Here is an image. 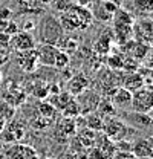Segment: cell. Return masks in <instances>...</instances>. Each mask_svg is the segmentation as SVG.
I'll return each instance as SVG.
<instances>
[{
  "label": "cell",
  "mask_w": 153,
  "mask_h": 159,
  "mask_svg": "<svg viewBox=\"0 0 153 159\" xmlns=\"http://www.w3.org/2000/svg\"><path fill=\"white\" fill-rule=\"evenodd\" d=\"M103 132L109 139L119 141V139L127 138L129 136L127 133H133V129H130L126 122H123L121 119L115 116H106L103 122Z\"/></svg>",
  "instance_id": "obj_1"
},
{
  "label": "cell",
  "mask_w": 153,
  "mask_h": 159,
  "mask_svg": "<svg viewBox=\"0 0 153 159\" xmlns=\"http://www.w3.org/2000/svg\"><path fill=\"white\" fill-rule=\"evenodd\" d=\"M132 110L138 113H152L153 112V89L141 87L132 93Z\"/></svg>",
  "instance_id": "obj_2"
},
{
  "label": "cell",
  "mask_w": 153,
  "mask_h": 159,
  "mask_svg": "<svg viewBox=\"0 0 153 159\" xmlns=\"http://www.w3.org/2000/svg\"><path fill=\"white\" fill-rule=\"evenodd\" d=\"M63 28L60 21L52 17H46L40 25V35H41V43H51L57 44L58 40L63 37Z\"/></svg>",
  "instance_id": "obj_3"
},
{
  "label": "cell",
  "mask_w": 153,
  "mask_h": 159,
  "mask_svg": "<svg viewBox=\"0 0 153 159\" xmlns=\"http://www.w3.org/2000/svg\"><path fill=\"white\" fill-rule=\"evenodd\" d=\"M118 8L119 6H116L115 3L109 2V0H94L90 11H92L94 19L100 20L103 23H107V21L112 20V16Z\"/></svg>",
  "instance_id": "obj_4"
},
{
  "label": "cell",
  "mask_w": 153,
  "mask_h": 159,
  "mask_svg": "<svg viewBox=\"0 0 153 159\" xmlns=\"http://www.w3.org/2000/svg\"><path fill=\"white\" fill-rule=\"evenodd\" d=\"M9 46L16 52H23V51L34 49L37 46V43H35V39L32 37L31 32H28V31H17L14 35H11Z\"/></svg>",
  "instance_id": "obj_5"
},
{
  "label": "cell",
  "mask_w": 153,
  "mask_h": 159,
  "mask_svg": "<svg viewBox=\"0 0 153 159\" xmlns=\"http://www.w3.org/2000/svg\"><path fill=\"white\" fill-rule=\"evenodd\" d=\"M132 153L135 158L147 159L153 158V136H144L132 142Z\"/></svg>",
  "instance_id": "obj_6"
},
{
  "label": "cell",
  "mask_w": 153,
  "mask_h": 159,
  "mask_svg": "<svg viewBox=\"0 0 153 159\" xmlns=\"http://www.w3.org/2000/svg\"><path fill=\"white\" fill-rule=\"evenodd\" d=\"M35 51H37V58H38V64L41 66H46V67H54V61H55V55L58 52V48L55 44H51V43H41L40 46H35Z\"/></svg>",
  "instance_id": "obj_7"
},
{
  "label": "cell",
  "mask_w": 153,
  "mask_h": 159,
  "mask_svg": "<svg viewBox=\"0 0 153 159\" xmlns=\"http://www.w3.org/2000/svg\"><path fill=\"white\" fill-rule=\"evenodd\" d=\"M17 63H19L20 69L26 74L35 72L38 67V58H37V51L29 49V51H23V52H17Z\"/></svg>",
  "instance_id": "obj_8"
},
{
  "label": "cell",
  "mask_w": 153,
  "mask_h": 159,
  "mask_svg": "<svg viewBox=\"0 0 153 159\" xmlns=\"http://www.w3.org/2000/svg\"><path fill=\"white\" fill-rule=\"evenodd\" d=\"M78 97H80V98L76 99V101H78V104H80V109H81V113H83V115L90 113V112H95L98 104H100V101H101L98 93L92 92V90H87V89H86L83 93H80Z\"/></svg>",
  "instance_id": "obj_9"
},
{
  "label": "cell",
  "mask_w": 153,
  "mask_h": 159,
  "mask_svg": "<svg viewBox=\"0 0 153 159\" xmlns=\"http://www.w3.org/2000/svg\"><path fill=\"white\" fill-rule=\"evenodd\" d=\"M71 11L75 14L76 20H78V26H80V31H84V29H87L90 25H92V21H94V16H92V11L90 9H87L84 5H81V3H74L72 6H71Z\"/></svg>",
  "instance_id": "obj_10"
},
{
  "label": "cell",
  "mask_w": 153,
  "mask_h": 159,
  "mask_svg": "<svg viewBox=\"0 0 153 159\" xmlns=\"http://www.w3.org/2000/svg\"><path fill=\"white\" fill-rule=\"evenodd\" d=\"M0 135H2V139H3L5 142L19 141V139H21L23 135H25V129H23V125H21L20 122H17V121H8L6 125H5V129L0 132Z\"/></svg>",
  "instance_id": "obj_11"
},
{
  "label": "cell",
  "mask_w": 153,
  "mask_h": 159,
  "mask_svg": "<svg viewBox=\"0 0 153 159\" xmlns=\"http://www.w3.org/2000/svg\"><path fill=\"white\" fill-rule=\"evenodd\" d=\"M109 99L112 101V104H114L115 107L127 109V107H130V104H132V92L127 90V89L123 87V86H118L114 92H112V95H110Z\"/></svg>",
  "instance_id": "obj_12"
},
{
  "label": "cell",
  "mask_w": 153,
  "mask_h": 159,
  "mask_svg": "<svg viewBox=\"0 0 153 159\" xmlns=\"http://www.w3.org/2000/svg\"><path fill=\"white\" fill-rule=\"evenodd\" d=\"M89 87V80L83 72L75 74L72 78L67 81V92L74 97H78L80 93H83L86 89Z\"/></svg>",
  "instance_id": "obj_13"
},
{
  "label": "cell",
  "mask_w": 153,
  "mask_h": 159,
  "mask_svg": "<svg viewBox=\"0 0 153 159\" xmlns=\"http://www.w3.org/2000/svg\"><path fill=\"white\" fill-rule=\"evenodd\" d=\"M144 86H146V78L142 77V74H139L136 70H132V72L126 74L124 78H123V87H126L132 93L136 92V90H139Z\"/></svg>",
  "instance_id": "obj_14"
},
{
  "label": "cell",
  "mask_w": 153,
  "mask_h": 159,
  "mask_svg": "<svg viewBox=\"0 0 153 159\" xmlns=\"http://www.w3.org/2000/svg\"><path fill=\"white\" fill-rule=\"evenodd\" d=\"M25 99H26V92H25L20 86L14 84V86H11V87L6 90L3 101H6V102L11 104L12 107H19V106H21V104L25 102Z\"/></svg>",
  "instance_id": "obj_15"
},
{
  "label": "cell",
  "mask_w": 153,
  "mask_h": 159,
  "mask_svg": "<svg viewBox=\"0 0 153 159\" xmlns=\"http://www.w3.org/2000/svg\"><path fill=\"white\" fill-rule=\"evenodd\" d=\"M58 21H60V25H61V28H63V31H64V32H74V31H80L78 20H76L75 14L71 11V8H69L67 11L61 12V16H60Z\"/></svg>",
  "instance_id": "obj_16"
},
{
  "label": "cell",
  "mask_w": 153,
  "mask_h": 159,
  "mask_svg": "<svg viewBox=\"0 0 153 159\" xmlns=\"http://www.w3.org/2000/svg\"><path fill=\"white\" fill-rule=\"evenodd\" d=\"M75 133H76L75 118H67V116H63V118L58 121V124H57V135H63L64 138H69V136H74Z\"/></svg>",
  "instance_id": "obj_17"
},
{
  "label": "cell",
  "mask_w": 153,
  "mask_h": 159,
  "mask_svg": "<svg viewBox=\"0 0 153 159\" xmlns=\"http://www.w3.org/2000/svg\"><path fill=\"white\" fill-rule=\"evenodd\" d=\"M110 21H114V26H133L135 17L132 12H129L127 9H123V8L119 6L114 12Z\"/></svg>",
  "instance_id": "obj_18"
},
{
  "label": "cell",
  "mask_w": 153,
  "mask_h": 159,
  "mask_svg": "<svg viewBox=\"0 0 153 159\" xmlns=\"http://www.w3.org/2000/svg\"><path fill=\"white\" fill-rule=\"evenodd\" d=\"M96 136H98V132L92 130V129H83V130L80 132V135H76V139L81 142L83 147L90 148V147L95 145Z\"/></svg>",
  "instance_id": "obj_19"
},
{
  "label": "cell",
  "mask_w": 153,
  "mask_h": 159,
  "mask_svg": "<svg viewBox=\"0 0 153 159\" xmlns=\"http://www.w3.org/2000/svg\"><path fill=\"white\" fill-rule=\"evenodd\" d=\"M135 12L139 16H150L153 12V0H130Z\"/></svg>",
  "instance_id": "obj_20"
},
{
  "label": "cell",
  "mask_w": 153,
  "mask_h": 159,
  "mask_svg": "<svg viewBox=\"0 0 153 159\" xmlns=\"http://www.w3.org/2000/svg\"><path fill=\"white\" fill-rule=\"evenodd\" d=\"M103 122H104V118H103L96 110L87 113V116H86V127H87V129H92V130H95V132L103 130Z\"/></svg>",
  "instance_id": "obj_21"
},
{
  "label": "cell",
  "mask_w": 153,
  "mask_h": 159,
  "mask_svg": "<svg viewBox=\"0 0 153 159\" xmlns=\"http://www.w3.org/2000/svg\"><path fill=\"white\" fill-rule=\"evenodd\" d=\"M55 46H57L58 49L64 51V52H75L76 49H78V41L75 40V37L66 35V37H61V39L58 40V43Z\"/></svg>",
  "instance_id": "obj_22"
},
{
  "label": "cell",
  "mask_w": 153,
  "mask_h": 159,
  "mask_svg": "<svg viewBox=\"0 0 153 159\" xmlns=\"http://www.w3.org/2000/svg\"><path fill=\"white\" fill-rule=\"evenodd\" d=\"M61 113L63 116H67V118H76L81 115V109H80V104L75 98L71 99L63 109H61Z\"/></svg>",
  "instance_id": "obj_23"
},
{
  "label": "cell",
  "mask_w": 153,
  "mask_h": 159,
  "mask_svg": "<svg viewBox=\"0 0 153 159\" xmlns=\"http://www.w3.org/2000/svg\"><path fill=\"white\" fill-rule=\"evenodd\" d=\"M110 40H112V35H110V37L101 35L100 39L96 40L95 46H94L95 52H98V54H107L109 49H110Z\"/></svg>",
  "instance_id": "obj_24"
},
{
  "label": "cell",
  "mask_w": 153,
  "mask_h": 159,
  "mask_svg": "<svg viewBox=\"0 0 153 159\" xmlns=\"http://www.w3.org/2000/svg\"><path fill=\"white\" fill-rule=\"evenodd\" d=\"M69 66V54L58 49L57 55H55V61H54V67L58 69V70H63Z\"/></svg>",
  "instance_id": "obj_25"
},
{
  "label": "cell",
  "mask_w": 153,
  "mask_h": 159,
  "mask_svg": "<svg viewBox=\"0 0 153 159\" xmlns=\"http://www.w3.org/2000/svg\"><path fill=\"white\" fill-rule=\"evenodd\" d=\"M129 119H133L135 124L138 122L141 127H152L153 125V118L149 116V113H138V112H133V115L129 116Z\"/></svg>",
  "instance_id": "obj_26"
},
{
  "label": "cell",
  "mask_w": 153,
  "mask_h": 159,
  "mask_svg": "<svg viewBox=\"0 0 153 159\" xmlns=\"http://www.w3.org/2000/svg\"><path fill=\"white\" fill-rule=\"evenodd\" d=\"M14 115H16V107H12V106L8 104L6 101L0 102V116L5 119L6 122H8V121H12V119H14Z\"/></svg>",
  "instance_id": "obj_27"
},
{
  "label": "cell",
  "mask_w": 153,
  "mask_h": 159,
  "mask_svg": "<svg viewBox=\"0 0 153 159\" xmlns=\"http://www.w3.org/2000/svg\"><path fill=\"white\" fill-rule=\"evenodd\" d=\"M38 113L43 116L44 119H51L54 118V115H55V107L51 104V102H40V106H38Z\"/></svg>",
  "instance_id": "obj_28"
},
{
  "label": "cell",
  "mask_w": 153,
  "mask_h": 159,
  "mask_svg": "<svg viewBox=\"0 0 153 159\" xmlns=\"http://www.w3.org/2000/svg\"><path fill=\"white\" fill-rule=\"evenodd\" d=\"M116 152H132V142L127 139H119L115 142Z\"/></svg>",
  "instance_id": "obj_29"
},
{
  "label": "cell",
  "mask_w": 153,
  "mask_h": 159,
  "mask_svg": "<svg viewBox=\"0 0 153 159\" xmlns=\"http://www.w3.org/2000/svg\"><path fill=\"white\" fill-rule=\"evenodd\" d=\"M133 153L132 152H115V155L110 159H133Z\"/></svg>",
  "instance_id": "obj_30"
},
{
  "label": "cell",
  "mask_w": 153,
  "mask_h": 159,
  "mask_svg": "<svg viewBox=\"0 0 153 159\" xmlns=\"http://www.w3.org/2000/svg\"><path fill=\"white\" fill-rule=\"evenodd\" d=\"M5 125H6V121H5V119L0 116V132H2V130L5 129Z\"/></svg>",
  "instance_id": "obj_31"
},
{
  "label": "cell",
  "mask_w": 153,
  "mask_h": 159,
  "mask_svg": "<svg viewBox=\"0 0 153 159\" xmlns=\"http://www.w3.org/2000/svg\"><path fill=\"white\" fill-rule=\"evenodd\" d=\"M74 159H87V156H86V155H84V153L81 152V153H78V155H76Z\"/></svg>",
  "instance_id": "obj_32"
},
{
  "label": "cell",
  "mask_w": 153,
  "mask_h": 159,
  "mask_svg": "<svg viewBox=\"0 0 153 159\" xmlns=\"http://www.w3.org/2000/svg\"><path fill=\"white\" fill-rule=\"evenodd\" d=\"M2 83H3V75H2V72H0V86H2Z\"/></svg>",
  "instance_id": "obj_33"
},
{
  "label": "cell",
  "mask_w": 153,
  "mask_h": 159,
  "mask_svg": "<svg viewBox=\"0 0 153 159\" xmlns=\"http://www.w3.org/2000/svg\"><path fill=\"white\" fill-rule=\"evenodd\" d=\"M152 20H153V12H152Z\"/></svg>",
  "instance_id": "obj_34"
},
{
  "label": "cell",
  "mask_w": 153,
  "mask_h": 159,
  "mask_svg": "<svg viewBox=\"0 0 153 159\" xmlns=\"http://www.w3.org/2000/svg\"><path fill=\"white\" fill-rule=\"evenodd\" d=\"M152 86H153V81H152ZM152 89H153V87H152Z\"/></svg>",
  "instance_id": "obj_35"
},
{
  "label": "cell",
  "mask_w": 153,
  "mask_h": 159,
  "mask_svg": "<svg viewBox=\"0 0 153 159\" xmlns=\"http://www.w3.org/2000/svg\"><path fill=\"white\" fill-rule=\"evenodd\" d=\"M89 2H94V0H89Z\"/></svg>",
  "instance_id": "obj_36"
}]
</instances>
